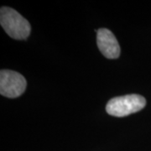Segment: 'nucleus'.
<instances>
[{"instance_id": "obj_1", "label": "nucleus", "mask_w": 151, "mask_h": 151, "mask_svg": "<svg viewBox=\"0 0 151 151\" xmlns=\"http://www.w3.org/2000/svg\"><path fill=\"white\" fill-rule=\"evenodd\" d=\"M0 24L5 32L13 39L26 40L30 35L31 26L26 19L9 7H2Z\"/></svg>"}, {"instance_id": "obj_2", "label": "nucleus", "mask_w": 151, "mask_h": 151, "mask_svg": "<svg viewBox=\"0 0 151 151\" xmlns=\"http://www.w3.org/2000/svg\"><path fill=\"white\" fill-rule=\"evenodd\" d=\"M145 105V97L138 94H129L109 100L106 106V111L112 116L122 118L140 111Z\"/></svg>"}, {"instance_id": "obj_3", "label": "nucleus", "mask_w": 151, "mask_h": 151, "mask_svg": "<svg viewBox=\"0 0 151 151\" xmlns=\"http://www.w3.org/2000/svg\"><path fill=\"white\" fill-rule=\"evenodd\" d=\"M27 82L24 76L10 70L0 71V93L2 96L9 98L21 96L24 92Z\"/></svg>"}, {"instance_id": "obj_4", "label": "nucleus", "mask_w": 151, "mask_h": 151, "mask_svg": "<svg viewBox=\"0 0 151 151\" xmlns=\"http://www.w3.org/2000/svg\"><path fill=\"white\" fill-rule=\"evenodd\" d=\"M97 44L102 54L108 59H117L120 55L119 44L111 30L99 29L97 30Z\"/></svg>"}]
</instances>
